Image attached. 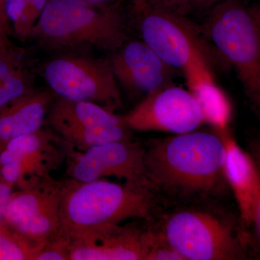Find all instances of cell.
<instances>
[{
    "label": "cell",
    "mask_w": 260,
    "mask_h": 260,
    "mask_svg": "<svg viewBox=\"0 0 260 260\" xmlns=\"http://www.w3.org/2000/svg\"><path fill=\"white\" fill-rule=\"evenodd\" d=\"M145 148L147 177L152 187L215 194L226 183L221 136L191 131L156 140Z\"/></svg>",
    "instance_id": "6da1fadb"
},
{
    "label": "cell",
    "mask_w": 260,
    "mask_h": 260,
    "mask_svg": "<svg viewBox=\"0 0 260 260\" xmlns=\"http://www.w3.org/2000/svg\"><path fill=\"white\" fill-rule=\"evenodd\" d=\"M152 186L64 179L61 230L73 239L121 225L129 219L149 220L155 208Z\"/></svg>",
    "instance_id": "7a4b0ae2"
},
{
    "label": "cell",
    "mask_w": 260,
    "mask_h": 260,
    "mask_svg": "<svg viewBox=\"0 0 260 260\" xmlns=\"http://www.w3.org/2000/svg\"><path fill=\"white\" fill-rule=\"evenodd\" d=\"M127 23L115 5L49 0L30 38L49 49L87 47L114 52L128 40Z\"/></svg>",
    "instance_id": "3957f363"
},
{
    "label": "cell",
    "mask_w": 260,
    "mask_h": 260,
    "mask_svg": "<svg viewBox=\"0 0 260 260\" xmlns=\"http://www.w3.org/2000/svg\"><path fill=\"white\" fill-rule=\"evenodd\" d=\"M205 37L237 73L251 101L260 104V14L242 0H224L210 10Z\"/></svg>",
    "instance_id": "277c9868"
},
{
    "label": "cell",
    "mask_w": 260,
    "mask_h": 260,
    "mask_svg": "<svg viewBox=\"0 0 260 260\" xmlns=\"http://www.w3.org/2000/svg\"><path fill=\"white\" fill-rule=\"evenodd\" d=\"M132 20L140 40L174 69L182 70L198 56L206 58L213 68L226 65L203 28L187 17L158 9L147 1L133 0Z\"/></svg>",
    "instance_id": "5b68a950"
},
{
    "label": "cell",
    "mask_w": 260,
    "mask_h": 260,
    "mask_svg": "<svg viewBox=\"0 0 260 260\" xmlns=\"http://www.w3.org/2000/svg\"><path fill=\"white\" fill-rule=\"evenodd\" d=\"M162 237L184 260L242 259V244L232 228L211 214L184 210L164 224Z\"/></svg>",
    "instance_id": "8992f818"
},
{
    "label": "cell",
    "mask_w": 260,
    "mask_h": 260,
    "mask_svg": "<svg viewBox=\"0 0 260 260\" xmlns=\"http://www.w3.org/2000/svg\"><path fill=\"white\" fill-rule=\"evenodd\" d=\"M43 76L58 97L95 103L112 112L122 107L118 82L109 60L59 56L48 61Z\"/></svg>",
    "instance_id": "52a82bcc"
},
{
    "label": "cell",
    "mask_w": 260,
    "mask_h": 260,
    "mask_svg": "<svg viewBox=\"0 0 260 260\" xmlns=\"http://www.w3.org/2000/svg\"><path fill=\"white\" fill-rule=\"evenodd\" d=\"M145 153L144 147L132 140L109 142L85 151L70 147L66 175L80 182L114 177L129 184L152 186L147 177Z\"/></svg>",
    "instance_id": "ba28073f"
},
{
    "label": "cell",
    "mask_w": 260,
    "mask_h": 260,
    "mask_svg": "<svg viewBox=\"0 0 260 260\" xmlns=\"http://www.w3.org/2000/svg\"><path fill=\"white\" fill-rule=\"evenodd\" d=\"M130 130L174 135L189 133L204 124L192 94L174 84L148 94L128 114L121 116Z\"/></svg>",
    "instance_id": "9c48e42d"
},
{
    "label": "cell",
    "mask_w": 260,
    "mask_h": 260,
    "mask_svg": "<svg viewBox=\"0 0 260 260\" xmlns=\"http://www.w3.org/2000/svg\"><path fill=\"white\" fill-rule=\"evenodd\" d=\"M63 189L64 180L50 177L13 191L5 212V223L25 237L47 242L61 229Z\"/></svg>",
    "instance_id": "30bf717a"
},
{
    "label": "cell",
    "mask_w": 260,
    "mask_h": 260,
    "mask_svg": "<svg viewBox=\"0 0 260 260\" xmlns=\"http://www.w3.org/2000/svg\"><path fill=\"white\" fill-rule=\"evenodd\" d=\"M113 54L109 60L113 74L130 91L146 96L172 85L176 70L141 40L128 39Z\"/></svg>",
    "instance_id": "8fae6325"
},
{
    "label": "cell",
    "mask_w": 260,
    "mask_h": 260,
    "mask_svg": "<svg viewBox=\"0 0 260 260\" xmlns=\"http://www.w3.org/2000/svg\"><path fill=\"white\" fill-rule=\"evenodd\" d=\"M148 232L119 225L73 239L70 260H145Z\"/></svg>",
    "instance_id": "7c38bea8"
},
{
    "label": "cell",
    "mask_w": 260,
    "mask_h": 260,
    "mask_svg": "<svg viewBox=\"0 0 260 260\" xmlns=\"http://www.w3.org/2000/svg\"><path fill=\"white\" fill-rule=\"evenodd\" d=\"M216 132L225 146V180L237 200L242 221L251 226L260 191L259 167L256 160L238 144L229 128Z\"/></svg>",
    "instance_id": "4fadbf2b"
},
{
    "label": "cell",
    "mask_w": 260,
    "mask_h": 260,
    "mask_svg": "<svg viewBox=\"0 0 260 260\" xmlns=\"http://www.w3.org/2000/svg\"><path fill=\"white\" fill-rule=\"evenodd\" d=\"M70 146L53 130L42 129L10 140L0 150V167L18 160L44 176L66 161Z\"/></svg>",
    "instance_id": "5bb4252c"
},
{
    "label": "cell",
    "mask_w": 260,
    "mask_h": 260,
    "mask_svg": "<svg viewBox=\"0 0 260 260\" xmlns=\"http://www.w3.org/2000/svg\"><path fill=\"white\" fill-rule=\"evenodd\" d=\"M181 71L188 90L201 109L205 122L216 131L229 129L232 117V103L215 81L210 61L203 56H198Z\"/></svg>",
    "instance_id": "9a60e30c"
},
{
    "label": "cell",
    "mask_w": 260,
    "mask_h": 260,
    "mask_svg": "<svg viewBox=\"0 0 260 260\" xmlns=\"http://www.w3.org/2000/svg\"><path fill=\"white\" fill-rule=\"evenodd\" d=\"M54 98L34 89L0 110V150L10 140L42 129Z\"/></svg>",
    "instance_id": "2e32d148"
},
{
    "label": "cell",
    "mask_w": 260,
    "mask_h": 260,
    "mask_svg": "<svg viewBox=\"0 0 260 260\" xmlns=\"http://www.w3.org/2000/svg\"><path fill=\"white\" fill-rule=\"evenodd\" d=\"M47 119L52 130L65 126L90 127L124 124L121 116L102 106L61 97L52 103Z\"/></svg>",
    "instance_id": "e0dca14e"
},
{
    "label": "cell",
    "mask_w": 260,
    "mask_h": 260,
    "mask_svg": "<svg viewBox=\"0 0 260 260\" xmlns=\"http://www.w3.org/2000/svg\"><path fill=\"white\" fill-rule=\"evenodd\" d=\"M46 243L25 237L6 223L0 224V260H36Z\"/></svg>",
    "instance_id": "ac0fdd59"
},
{
    "label": "cell",
    "mask_w": 260,
    "mask_h": 260,
    "mask_svg": "<svg viewBox=\"0 0 260 260\" xmlns=\"http://www.w3.org/2000/svg\"><path fill=\"white\" fill-rule=\"evenodd\" d=\"M34 77L25 63L0 83V110L34 90Z\"/></svg>",
    "instance_id": "d6986e66"
},
{
    "label": "cell",
    "mask_w": 260,
    "mask_h": 260,
    "mask_svg": "<svg viewBox=\"0 0 260 260\" xmlns=\"http://www.w3.org/2000/svg\"><path fill=\"white\" fill-rule=\"evenodd\" d=\"M224 0H147L158 9L187 17L198 12L210 10Z\"/></svg>",
    "instance_id": "ffe728a7"
},
{
    "label": "cell",
    "mask_w": 260,
    "mask_h": 260,
    "mask_svg": "<svg viewBox=\"0 0 260 260\" xmlns=\"http://www.w3.org/2000/svg\"><path fill=\"white\" fill-rule=\"evenodd\" d=\"M71 239L62 231L50 238L36 260H70Z\"/></svg>",
    "instance_id": "44dd1931"
},
{
    "label": "cell",
    "mask_w": 260,
    "mask_h": 260,
    "mask_svg": "<svg viewBox=\"0 0 260 260\" xmlns=\"http://www.w3.org/2000/svg\"><path fill=\"white\" fill-rule=\"evenodd\" d=\"M148 252L145 260H184L162 237L148 232Z\"/></svg>",
    "instance_id": "7402d4cb"
},
{
    "label": "cell",
    "mask_w": 260,
    "mask_h": 260,
    "mask_svg": "<svg viewBox=\"0 0 260 260\" xmlns=\"http://www.w3.org/2000/svg\"><path fill=\"white\" fill-rule=\"evenodd\" d=\"M25 52L12 44L0 49V83L24 64Z\"/></svg>",
    "instance_id": "603a6c76"
},
{
    "label": "cell",
    "mask_w": 260,
    "mask_h": 260,
    "mask_svg": "<svg viewBox=\"0 0 260 260\" xmlns=\"http://www.w3.org/2000/svg\"><path fill=\"white\" fill-rule=\"evenodd\" d=\"M49 0H29L28 8L24 15L21 26L16 35L20 40H26L30 38L32 29L40 18Z\"/></svg>",
    "instance_id": "cb8c5ba5"
},
{
    "label": "cell",
    "mask_w": 260,
    "mask_h": 260,
    "mask_svg": "<svg viewBox=\"0 0 260 260\" xmlns=\"http://www.w3.org/2000/svg\"><path fill=\"white\" fill-rule=\"evenodd\" d=\"M29 3V0H7V14L12 30L15 36L18 34L25 11Z\"/></svg>",
    "instance_id": "d4e9b609"
},
{
    "label": "cell",
    "mask_w": 260,
    "mask_h": 260,
    "mask_svg": "<svg viewBox=\"0 0 260 260\" xmlns=\"http://www.w3.org/2000/svg\"><path fill=\"white\" fill-rule=\"evenodd\" d=\"M13 186L0 179V224L5 223V212L13 191Z\"/></svg>",
    "instance_id": "484cf974"
},
{
    "label": "cell",
    "mask_w": 260,
    "mask_h": 260,
    "mask_svg": "<svg viewBox=\"0 0 260 260\" xmlns=\"http://www.w3.org/2000/svg\"><path fill=\"white\" fill-rule=\"evenodd\" d=\"M6 5L7 0H0V26L5 29L10 35L13 30L7 14Z\"/></svg>",
    "instance_id": "4316f807"
},
{
    "label": "cell",
    "mask_w": 260,
    "mask_h": 260,
    "mask_svg": "<svg viewBox=\"0 0 260 260\" xmlns=\"http://www.w3.org/2000/svg\"><path fill=\"white\" fill-rule=\"evenodd\" d=\"M259 167L260 172V164L256 162ZM254 228V232H255L256 237L260 243V191L259 197H258L257 202H256L255 210H254V215H253L251 225Z\"/></svg>",
    "instance_id": "83f0119b"
},
{
    "label": "cell",
    "mask_w": 260,
    "mask_h": 260,
    "mask_svg": "<svg viewBox=\"0 0 260 260\" xmlns=\"http://www.w3.org/2000/svg\"><path fill=\"white\" fill-rule=\"evenodd\" d=\"M10 34L5 29L0 26V48H4L11 45L10 42Z\"/></svg>",
    "instance_id": "f1b7e54d"
},
{
    "label": "cell",
    "mask_w": 260,
    "mask_h": 260,
    "mask_svg": "<svg viewBox=\"0 0 260 260\" xmlns=\"http://www.w3.org/2000/svg\"><path fill=\"white\" fill-rule=\"evenodd\" d=\"M90 3L97 5H110L116 0H86Z\"/></svg>",
    "instance_id": "f546056e"
},
{
    "label": "cell",
    "mask_w": 260,
    "mask_h": 260,
    "mask_svg": "<svg viewBox=\"0 0 260 260\" xmlns=\"http://www.w3.org/2000/svg\"><path fill=\"white\" fill-rule=\"evenodd\" d=\"M255 7H256V10H257V11L259 12V13L260 14V3H259V4L256 5V6H255Z\"/></svg>",
    "instance_id": "4dcf8cb0"
},
{
    "label": "cell",
    "mask_w": 260,
    "mask_h": 260,
    "mask_svg": "<svg viewBox=\"0 0 260 260\" xmlns=\"http://www.w3.org/2000/svg\"><path fill=\"white\" fill-rule=\"evenodd\" d=\"M258 106H259V109H260V104H259V105H258Z\"/></svg>",
    "instance_id": "1f68e13d"
},
{
    "label": "cell",
    "mask_w": 260,
    "mask_h": 260,
    "mask_svg": "<svg viewBox=\"0 0 260 260\" xmlns=\"http://www.w3.org/2000/svg\"><path fill=\"white\" fill-rule=\"evenodd\" d=\"M143 1H147V0H143Z\"/></svg>",
    "instance_id": "d6a6232c"
},
{
    "label": "cell",
    "mask_w": 260,
    "mask_h": 260,
    "mask_svg": "<svg viewBox=\"0 0 260 260\" xmlns=\"http://www.w3.org/2000/svg\"><path fill=\"white\" fill-rule=\"evenodd\" d=\"M0 49H1V48H0Z\"/></svg>",
    "instance_id": "836d02e7"
}]
</instances>
